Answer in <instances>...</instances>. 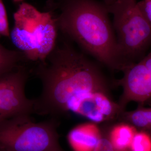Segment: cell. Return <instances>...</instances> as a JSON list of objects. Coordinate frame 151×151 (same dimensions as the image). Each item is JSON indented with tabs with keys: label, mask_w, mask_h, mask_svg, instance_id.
Listing matches in <instances>:
<instances>
[{
	"label": "cell",
	"mask_w": 151,
	"mask_h": 151,
	"mask_svg": "<svg viewBox=\"0 0 151 151\" xmlns=\"http://www.w3.org/2000/svg\"><path fill=\"white\" fill-rule=\"evenodd\" d=\"M116 0H103V2L107 6L111 5L113 4Z\"/></svg>",
	"instance_id": "e0dca14e"
},
{
	"label": "cell",
	"mask_w": 151,
	"mask_h": 151,
	"mask_svg": "<svg viewBox=\"0 0 151 151\" xmlns=\"http://www.w3.org/2000/svg\"><path fill=\"white\" fill-rule=\"evenodd\" d=\"M58 29L98 63L113 71L127 68L119 54L107 7L97 0H58Z\"/></svg>",
	"instance_id": "7a4b0ae2"
},
{
	"label": "cell",
	"mask_w": 151,
	"mask_h": 151,
	"mask_svg": "<svg viewBox=\"0 0 151 151\" xmlns=\"http://www.w3.org/2000/svg\"><path fill=\"white\" fill-rule=\"evenodd\" d=\"M101 136L97 124L87 123L73 129L68 139L75 151H93Z\"/></svg>",
	"instance_id": "9c48e42d"
},
{
	"label": "cell",
	"mask_w": 151,
	"mask_h": 151,
	"mask_svg": "<svg viewBox=\"0 0 151 151\" xmlns=\"http://www.w3.org/2000/svg\"><path fill=\"white\" fill-rule=\"evenodd\" d=\"M57 119L36 123L21 115L0 123V149L5 151H65L59 143Z\"/></svg>",
	"instance_id": "5b68a950"
},
{
	"label": "cell",
	"mask_w": 151,
	"mask_h": 151,
	"mask_svg": "<svg viewBox=\"0 0 151 151\" xmlns=\"http://www.w3.org/2000/svg\"><path fill=\"white\" fill-rule=\"evenodd\" d=\"M10 32L5 6L3 0H0V36L9 37Z\"/></svg>",
	"instance_id": "5bb4252c"
},
{
	"label": "cell",
	"mask_w": 151,
	"mask_h": 151,
	"mask_svg": "<svg viewBox=\"0 0 151 151\" xmlns=\"http://www.w3.org/2000/svg\"><path fill=\"white\" fill-rule=\"evenodd\" d=\"M129 151H151V137L145 132L137 131Z\"/></svg>",
	"instance_id": "4fadbf2b"
},
{
	"label": "cell",
	"mask_w": 151,
	"mask_h": 151,
	"mask_svg": "<svg viewBox=\"0 0 151 151\" xmlns=\"http://www.w3.org/2000/svg\"><path fill=\"white\" fill-rule=\"evenodd\" d=\"M137 130L132 125L122 122L115 125L108 134L113 147L120 151H129Z\"/></svg>",
	"instance_id": "30bf717a"
},
{
	"label": "cell",
	"mask_w": 151,
	"mask_h": 151,
	"mask_svg": "<svg viewBox=\"0 0 151 151\" xmlns=\"http://www.w3.org/2000/svg\"><path fill=\"white\" fill-rule=\"evenodd\" d=\"M0 151H5L4 150H1V149H0Z\"/></svg>",
	"instance_id": "d6986e66"
},
{
	"label": "cell",
	"mask_w": 151,
	"mask_h": 151,
	"mask_svg": "<svg viewBox=\"0 0 151 151\" xmlns=\"http://www.w3.org/2000/svg\"><path fill=\"white\" fill-rule=\"evenodd\" d=\"M123 72V77L114 83L123 89L118 103L122 110L130 102L143 103L151 99V52Z\"/></svg>",
	"instance_id": "8992f818"
},
{
	"label": "cell",
	"mask_w": 151,
	"mask_h": 151,
	"mask_svg": "<svg viewBox=\"0 0 151 151\" xmlns=\"http://www.w3.org/2000/svg\"><path fill=\"white\" fill-rule=\"evenodd\" d=\"M138 4L151 24V0H143Z\"/></svg>",
	"instance_id": "2e32d148"
},
{
	"label": "cell",
	"mask_w": 151,
	"mask_h": 151,
	"mask_svg": "<svg viewBox=\"0 0 151 151\" xmlns=\"http://www.w3.org/2000/svg\"><path fill=\"white\" fill-rule=\"evenodd\" d=\"M119 54L127 68L147 55L151 47V24L137 0H116L107 6Z\"/></svg>",
	"instance_id": "277c9868"
},
{
	"label": "cell",
	"mask_w": 151,
	"mask_h": 151,
	"mask_svg": "<svg viewBox=\"0 0 151 151\" xmlns=\"http://www.w3.org/2000/svg\"><path fill=\"white\" fill-rule=\"evenodd\" d=\"M97 63L68 41L56 44L34 70L42 84L41 94L34 99V113L57 119L89 93L111 96L110 84Z\"/></svg>",
	"instance_id": "6da1fadb"
},
{
	"label": "cell",
	"mask_w": 151,
	"mask_h": 151,
	"mask_svg": "<svg viewBox=\"0 0 151 151\" xmlns=\"http://www.w3.org/2000/svg\"><path fill=\"white\" fill-rule=\"evenodd\" d=\"M71 111L80 114L95 124L119 119L123 111L111 96L102 92H91L82 97Z\"/></svg>",
	"instance_id": "ba28073f"
},
{
	"label": "cell",
	"mask_w": 151,
	"mask_h": 151,
	"mask_svg": "<svg viewBox=\"0 0 151 151\" xmlns=\"http://www.w3.org/2000/svg\"><path fill=\"white\" fill-rule=\"evenodd\" d=\"M25 86L16 72L12 71L0 77V123L27 113L29 102L25 94Z\"/></svg>",
	"instance_id": "52a82bcc"
},
{
	"label": "cell",
	"mask_w": 151,
	"mask_h": 151,
	"mask_svg": "<svg viewBox=\"0 0 151 151\" xmlns=\"http://www.w3.org/2000/svg\"><path fill=\"white\" fill-rule=\"evenodd\" d=\"M9 37L27 60L43 62L57 44L58 26L51 11L41 12L22 2L14 14Z\"/></svg>",
	"instance_id": "3957f363"
},
{
	"label": "cell",
	"mask_w": 151,
	"mask_h": 151,
	"mask_svg": "<svg viewBox=\"0 0 151 151\" xmlns=\"http://www.w3.org/2000/svg\"><path fill=\"white\" fill-rule=\"evenodd\" d=\"M24 0H13L14 2L17 3H22Z\"/></svg>",
	"instance_id": "ac0fdd59"
},
{
	"label": "cell",
	"mask_w": 151,
	"mask_h": 151,
	"mask_svg": "<svg viewBox=\"0 0 151 151\" xmlns=\"http://www.w3.org/2000/svg\"><path fill=\"white\" fill-rule=\"evenodd\" d=\"M119 119L133 126L137 131L145 132L151 137V108L140 106L133 111H123Z\"/></svg>",
	"instance_id": "8fae6325"
},
{
	"label": "cell",
	"mask_w": 151,
	"mask_h": 151,
	"mask_svg": "<svg viewBox=\"0 0 151 151\" xmlns=\"http://www.w3.org/2000/svg\"><path fill=\"white\" fill-rule=\"evenodd\" d=\"M93 151H120L115 149L109 140L108 134H102V136Z\"/></svg>",
	"instance_id": "9a60e30c"
},
{
	"label": "cell",
	"mask_w": 151,
	"mask_h": 151,
	"mask_svg": "<svg viewBox=\"0 0 151 151\" xmlns=\"http://www.w3.org/2000/svg\"><path fill=\"white\" fill-rule=\"evenodd\" d=\"M24 61L27 60L22 52L8 49L0 42V77L14 70Z\"/></svg>",
	"instance_id": "7c38bea8"
}]
</instances>
